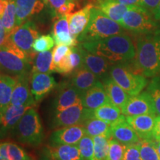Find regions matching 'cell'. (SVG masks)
<instances>
[{"instance_id": "38", "label": "cell", "mask_w": 160, "mask_h": 160, "mask_svg": "<svg viewBox=\"0 0 160 160\" xmlns=\"http://www.w3.org/2000/svg\"><path fill=\"white\" fill-rule=\"evenodd\" d=\"M127 145L111 138L107 160H123Z\"/></svg>"}, {"instance_id": "7", "label": "cell", "mask_w": 160, "mask_h": 160, "mask_svg": "<svg viewBox=\"0 0 160 160\" xmlns=\"http://www.w3.org/2000/svg\"><path fill=\"white\" fill-rule=\"evenodd\" d=\"M124 29L137 35L159 31V25L151 12L140 6H133L125 13L119 24Z\"/></svg>"}, {"instance_id": "6", "label": "cell", "mask_w": 160, "mask_h": 160, "mask_svg": "<svg viewBox=\"0 0 160 160\" xmlns=\"http://www.w3.org/2000/svg\"><path fill=\"white\" fill-rule=\"evenodd\" d=\"M109 75L131 97L139 94L148 85L146 77L137 73L131 62L113 64L110 68Z\"/></svg>"}, {"instance_id": "11", "label": "cell", "mask_w": 160, "mask_h": 160, "mask_svg": "<svg viewBox=\"0 0 160 160\" xmlns=\"http://www.w3.org/2000/svg\"><path fill=\"white\" fill-rule=\"evenodd\" d=\"M87 134L82 125H76L60 128L51 133L50 140L53 145H77L80 139Z\"/></svg>"}, {"instance_id": "21", "label": "cell", "mask_w": 160, "mask_h": 160, "mask_svg": "<svg viewBox=\"0 0 160 160\" xmlns=\"http://www.w3.org/2000/svg\"><path fill=\"white\" fill-rule=\"evenodd\" d=\"M53 29V38L56 45H65L69 47L78 45V40L71 33L67 16L57 17Z\"/></svg>"}, {"instance_id": "40", "label": "cell", "mask_w": 160, "mask_h": 160, "mask_svg": "<svg viewBox=\"0 0 160 160\" xmlns=\"http://www.w3.org/2000/svg\"><path fill=\"white\" fill-rule=\"evenodd\" d=\"M71 47L65 45H57L53 48V67L54 68L64 59L68 53L71 51Z\"/></svg>"}, {"instance_id": "32", "label": "cell", "mask_w": 160, "mask_h": 160, "mask_svg": "<svg viewBox=\"0 0 160 160\" xmlns=\"http://www.w3.org/2000/svg\"><path fill=\"white\" fill-rule=\"evenodd\" d=\"M93 117L112 124L122 117L121 110L111 102L105 104L93 111Z\"/></svg>"}, {"instance_id": "9", "label": "cell", "mask_w": 160, "mask_h": 160, "mask_svg": "<svg viewBox=\"0 0 160 160\" xmlns=\"http://www.w3.org/2000/svg\"><path fill=\"white\" fill-rule=\"evenodd\" d=\"M93 111L84 107L82 102L68 108L63 111L56 112L52 120L53 128L82 125L85 120L93 117Z\"/></svg>"}, {"instance_id": "1", "label": "cell", "mask_w": 160, "mask_h": 160, "mask_svg": "<svg viewBox=\"0 0 160 160\" xmlns=\"http://www.w3.org/2000/svg\"><path fill=\"white\" fill-rule=\"evenodd\" d=\"M80 45L86 51L105 58L113 64L131 62L136 55V47L131 38L122 33L105 39L85 42Z\"/></svg>"}, {"instance_id": "17", "label": "cell", "mask_w": 160, "mask_h": 160, "mask_svg": "<svg viewBox=\"0 0 160 160\" xmlns=\"http://www.w3.org/2000/svg\"><path fill=\"white\" fill-rule=\"evenodd\" d=\"M83 94L70 82H64L60 86L54 102L55 111H63L71 106L82 102Z\"/></svg>"}, {"instance_id": "4", "label": "cell", "mask_w": 160, "mask_h": 160, "mask_svg": "<svg viewBox=\"0 0 160 160\" xmlns=\"http://www.w3.org/2000/svg\"><path fill=\"white\" fill-rule=\"evenodd\" d=\"M32 63L29 56L8 42L0 47V73L16 78L30 74Z\"/></svg>"}, {"instance_id": "20", "label": "cell", "mask_w": 160, "mask_h": 160, "mask_svg": "<svg viewBox=\"0 0 160 160\" xmlns=\"http://www.w3.org/2000/svg\"><path fill=\"white\" fill-rule=\"evenodd\" d=\"M33 106H17L10 104L0 116V131L6 135L13 131L26 111Z\"/></svg>"}, {"instance_id": "44", "label": "cell", "mask_w": 160, "mask_h": 160, "mask_svg": "<svg viewBox=\"0 0 160 160\" xmlns=\"http://www.w3.org/2000/svg\"><path fill=\"white\" fill-rule=\"evenodd\" d=\"M153 139L156 142L160 141V116L156 117L155 126L153 130Z\"/></svg>"}, {"instance_id": "29", "label": "cell", "mask_w": 160, "mask_h": 160, "mask_svg": "<svg viewBox=\"0 0 160 160\" xmlns=\"http://www.w3.org/2000/svg\"><path fill=\"white\" fill-rule=\"evenodd\" d=\"M0 157L5 160H33L21 146L13 142H0Z\"/></svg>"}, {"instance_id": "19", "label": "cell", "mask_w": 160, "mask_h": 160, "mask_svg": "<svg viewBox=\"0 0 160 160\" xmlns=\"http://www.w3.org/2000/svg\"><path fill=\"white\" fill-rule=\"evenodd\" d=\"M82 102L85 108L93 111L100 106L111 102V101L106 93L103 83L99 80L93 87L84 93Z\"/></svg>"}, {"instance_id": "34", "label": "cell", "mask_w": 160, "mask_h": 160, "mask_svg": "<svg viewBox=\"0 0 160 160\" xmlns=\"http://www.w3.org/2000/svg\"><path fill=\"white\" fill-rule=\"evenodd\" d=\"M111 137L100 135L93 137L94 144L93 160H107L109 149V140Z\"/></svg>"}, {"instance_id": "10", "label": "cell", "mask_w": 160, "mask_h": 160, "mask_svg": "<svg viewBox=\"0 0 160 160\" xmlns=\"http://www.w3.org/2000/svg\"><path fill=\"white\" fill-rule=\"evenodd\" d=\"M122 113L125 117L143 114L156 115L153 100L147 91L130 97L125 107L122 109Z\"/></svg>"}, {"instance_id": "22", "label": "cell", "mask_w": 160, "mask_h": 160, "mask_svg": "<svg viewBox=\"0 0 160 160\" xmlns=\"http://www.w3.org/2000/svg\"><path fill=\"white\" fill-rule=\"evenodd\" d=\"M93 7V5L89 4L79 11L72 12L66 15L71 33L77 39L83 33L87 27L91 17V11Z\"/></svg>"}, {"instance_id": "41", "label": "cell", "mask_w": 160, "mask_h": 160, "mask_svg": "<svg viewBox=\"0 0 160 160\" xmlns=\"http://www.w3.org/2000/svg\"><path fill=\"white\" fill-rule=\"evenodd\" d=\"M123 160H142L140 155L139 144L127 145Z\"/></svg>"}, {"instance_id": "46", "label": "cell", "mask_w": 160, "mask_h": 160, "mask_svg": "<svg viewBox=\"0 0 160 160\" xmlns=\"http://www.w3.org/2000/svg\"><path fill=\"white\" fill-rule=\"evenodd\" d=\"M114 1L128 6L138 5L139 2V0H114Z\"/></svg>"}, {"instance_id": "3", "label": "cell", "mask_w": 160, "mask_h": 160, "mask_svg": "<svg viewBox=\"0 0 160 160\" xmlns=\"http://www.w3.org/2000/svg\"><path fill=\"white\" fill-rule=\"evenodd\" d=\"M122 33H125V29L119 23L112 20L93 6L91 11L89 22L77 40L79 43H82L105 39Z\"/></svg>"}, {"instance_id": "30", "label": "cell", "mask_w": 160, "mask_h": 160, "mask_svg": "<svg viewBox=\"0 0 160 160\" xmlns=\"http://www.w3.org/2000/svg\"><path fill=\"white\" fill-rule=\"evenodd\" d=\"M82 125L85 128L87 135L91 137L100 135L111 136V124L94 117L88 118L83 122Z\"/></svg>"}, {"instance_id": "24", "label": "cell", "mask_w": 160, "mask_h": 160, "mask_svg": "<svg viewBox=\"0 0 160 160\" xmlns=\"http://www.w3.org/2000/svg\"><path fill=\"white\" fill-rule=\"evenodd\" d=\"M45 153L48 160H83L77 145H52L46 148Z\"/></svg>"}, {"instance_id": "45", "label": "cell", "mask_w": 160, "mask_h": 160, "mask_svg": "<svg viewBox=\"0 0 160 160\" xmlns=\"http://www.w3.org/2000/svg\"><path fill=\"white\" fill-rule=\"evenodd\" d=\"M7 33H6L5 28L2 22L1 18H0V47L5 43L7 39Z\"/></svg>"}, {"instance_id": "8", "label": "cell", "mask_w": 160, "mask_h": 160, "mask_svg": "<svg viewBox=\"0 0 160 160\" xmlns=\"http://www.w3.org/2000/svg\"><path fill=\"white\" fill-rule=\"evenodd\" d=\"M39 37L37 25L33 22L28 20L11 32L7 36L6 41L25 52L33 60L37 52L33 50V44Z\"/></svg>"}, {"instance_id": "2", "label": "cell", "mask_w": 160, "mask_h": 160, "mask_svg": "<svg viewBox=\"0 0 160 160\" xmlns=\"http://www.w3.org/2000/svg\"><path fill=\"white\" fill-rule=\"evenodd\" d=\"M135 71L146 78L160 77V33L139 35L131 62Z\"/></svg>"}, {"instance_id": "36", "label": "cell", "mask_w": 160, "mask_h": 160, "mask_svg": "<svg viewBox=\"0 0 160 160\" xmlns=\"http://www.w3.org/2000/svg\"><path fill=\"white\" fill-rule=\"evenodd\" d=\"M147 92L153 100L156 114L160 116V77L152 79L147 85Z\"/></svg>"}, {"instance_id": "16", "label": "cell", "mask_w": 160, "mask_h": 160, "mask_svg": "<svg viewBox=\"0 0 160 160\" xmlns=\"http://www.w3.org/2000/svg\"><path fill=\"white\" fill-rule=\"evenodd\" d=\"M81 51L83 58V66L94 73L99 79L102 80L109 76V71L113 64L105 58L98 56L95 53L86 51L81 45Z\"/></svg>"}, {"instance_id": "28", "label": "cell", "mask_w": 160, "mask_h": 160, "mask_svg": "<svg viewBox=\"0 0 160 160\" xmlns=\"http://www.w3.org/2000/svg\"><path fill=\"white\" fill-rule=\"evenodd\" d=\"M16 82V77L0 73V116L11 104Z\"/></svg>"}, {"instance_id": "42", "label": "cell", "mask_w": 160, "mask_h": 160, "mask_svg": "<svg viewBox=\"0 0 160 160\" xmlns=\"http://www.w3.org/2000/svg\"><path fill=\"white\" fill-rule=\"evenodd\" d=\"M45 5L48 6L56 14L58 10L68 2V0H43Z\"/></svg>"}, {"instance_id": "48", "label": "cell", "mask_w": 160, "mask_h": 160, "mask_svg": "<svg viewBox=\"0 0 160 160\" xmlns=\"http://www.w3.org/2000/svg\"><path fill=\"white\" fill-rule=\"evenodd\" d=\"M155 145H156V148H157V149L158 153H159L160 155V141L159 142L155 141Z\"/></svg>"}, {"instance_id": "13", "label": "cell", "mask_w": 160, "mask_h": 160, "mask_svg": "<svg viewBox=\"0 0 160 160\" xmlns=\"http://www.w3.org/2000/svg\"><path fill=\"white\" fill-rule=\"evenodd\" d=\"M30 77H31V73L16 78L17 82L12 93L11 105L33 107V105L37 102L30 89Z\"/></svg>"}, {"instance_id": "47", "label": "cell", "mask_w": 160, "mask_h": 160, "mask_svg": "<svg viewBox=\"0 0 160 160\" xmlns=\"http://www.w3.org/2000/svg\"><path fill=\"white\" fill-rule=\"evenodd\" d=\"M151 13L156 21H160V3L154 10L151 11Z\"/></svg>"}, {"instance_id": "12", "label": "cell", "mask_w": 160, "mask_h": 160, "mask_svg": "<svg viewBox=\"0 0 160 160\" xmlns=\"http://www.w3.org/2000/svg\"><path fill=\"white\" fill-rule=\"evenodd\" d=\"M30 85L36 102H39L57 87V83L49 73H32L30 77Z\"/></svg>"}, {"instance_id": "37", "label": "cell", "mask_w": 160, "mask_h": 160, "mask_svg": "<svg viewBox=\"0 0 160 160\" xmlns=\"http://www.w3.org/2000/svg\"><path fill=\"white\" fill-rule=\"evenodd\" d=\"M80 154L83 160H93L94 144L93 139L88 135H85L77 144Z\"/></svg>"}, {"instance_id": "26", "label": "cell", "mask_w": 160, "mask_h": 160, "mask_svg": "<svg viewBox=\"0 0 160 160\" xmlns=\"http://www.w3.org/2000/svg\"><path fill=\"white\" fill-rule=\"evenodd\" d=\"M98 81L99 78L83 66L72 73L70 83L84 94Z\"/></svg>"}, {"instance_id": "33", "label": "cell", "mask_w": 160, "mask_h": 160, "mask_svg": "<svg viewBox=\"0 0 160 160\" xmlns=\"http://www.w3.org/2000/svg\"><path fill=\"white\" fill-rule=\"evenodd\" d=\"M2 22L7 35L14 30L17 26V11L14 0H9L5 11L1 17Z\"/></svg>"}, {"instance_id": "5", "label": "cell", "mask_w": 160, "mask_h": 160, "mask_svg": "<svg viewBox=\"0 0 160 160\" xmlns=\"http://www.w3.org/2000/svg\"><path fill=\"white\" fill-rule=\"evenodd\" d=\"M19 142L31 146H38L44 139V131L39 115L33 107L30 108L13 130Z\"/></svg>"}, {"instance_id": "15", "label": "cell", "mask_w": 160, "mask_h": 160, "mask_svg": "<svg viewBox=\"0 0 160 160\" xmlns=\"http://www.w3.org/2000/svg\"><path fill=\"white\" fill-rule=\"evenodd\" d=\"M140 140L153 139V130L155 126V114H143L125 117Z\"/></svg>"}, {"instance_id": "50", "label": "cell", "mask_w": 160, "mask_h": 160, "mask_svg": "<svg viewBox=\"0 0 160 160\" xmlns=\"http://www.w3.org/2000/svg\"><path fill=\"white\" fill-rule=\"evenodd\" d=\"M68 1H69V2H74V3H76L77 4L78 2L79 1V0H68Z\"/></svg>"}, {"instance_id": "25", "label": "cell", "mask_w": 160, "mask_h": 160, "mask_svg": "<svg viewBox=\"0 0 160 160\" xmlns=\"http://www.w3.org/2000/svg\"><path fill=\"white\" fill-rule=\"evenodd\" d=\"M102 82L103 83L111 102L119 108L122 111V109L125 107L131 96L126 93L119 85H117L110 75L104 78Z\"/></svg>"}, {"instance_id": "14", "label": "cell", "mask_w": 160, "mask_h": 160, "mask_svg": "<svg viewBox=\"0 0 160 160\" xmlns=\"http://www.w3.org/2000/svg\"><path fill=\"white\" fill-rule=\"evenodd\" d=\"M110 132L111 138L125 145L137 144L140 142L139 137L131 125L128 122L125 115H122L121 118L111 124Z\"/></svg>"}, {"instance_id": "43", "label": "cell", "mask_w": 160, "mask_h": 160, "mask_svg": "<svg viewBox=\"0 0 160 160\" xmlns=\"http://www.w3.org/2000/svg\"><path fill=\"white\" fill-rule=\"evenodd\" d=\"M159 3L160 0H139L138 6L151 12L157 7Z\"/></svg>"}, {"instance_id": "23", "label": "cell", "mask_w": 160, "mask_h": 160, "mask_svg": "<svg viewBox=\"0 0 160 160\" xmlns=\"http://www.w3.org/2000/svg\"><path fill=\"white\" fill-rule=\"evenodd\" d=\"M17 11V26L22 25L32 16L37 14L45 7L43 0H14Z\"/></svg>"}, {"instance_id": "49", "label": "cell", "mask_w": 160, "mask_h": 160, "mask_svg": "<svg viewBox=\"0 0 160 160\" xmlns=\"http://www.w3.org/2000/svg\"><path fill=\"white\" fill-rule=\"evenodd\" d=\"M5 137V133H3V132H2L1 131H0V139H3L4 137Z\"/></svg>"}, {"instance_id": "18", "label": "cell", "mask_w": 160, "mask_h": 160, "mask_svg": "<svg viewBox=\"0 0 160 160\" xmlns=\"http://www.w3.org/2000/svg\"><path fill=\"white\" fill-rule=\"evenodd\" d=\"M83 67V58L79 45L71 47V51L60 62L53 68V72L63 76L71 75L80 68Z\"/></svg>"}, {"instance_id": "51", "label": "cell", "mask_w": 160, "mask_h": 160, "mask_svg": "<svg viewBox=\"0 0 160 160\" xmlns=\"http://www.w3.org/2000/svg\"><path fill=\"white\" fill-rule=\"evenodd\" d=\"M0 160H4L3 159H2V158L1 157H0Z\"/></svg>"}, {"instance_id": "35", "label": "cell", "mask_w": 160, "mask_h": 160, "mask_svg": "<svg viewBox=\"0 0 160 160\" xmlns=\"http://www.w3.org/2000/svg\"><path fill=\"white\" fill-rule=\"evenodd\" d=\"M138 144L142 160H160V155L156 148L154 140H140Z\"/></svg>"}, {"instance_id": "39", "label": "cell", "mask_w": 160, "mask_h": 160, "mask_svg": "<svg viewBox=\"0 0 160 160\" xmlns=\"http://www.w3.org/2000/svg\"><path fill=\"white\" fill-rule=\"evenodd\" d=\"M54 39L51 35H41L33 42V50L37 53L48 51L54 46Z\"/></svg>"}, {"instance_id": "52", "label": "cell", "mask_w": 160, "mask_h": 160, "mask_svg": "<svg viewBox=\"0 0 160 160\" xmlns=\"http://www.w3.org/2000/svg\"><path fill=\"white\" fill-rule=\"evenodd\" d=\"M159 32L160 33V25H159Z\"/></svg>"}, {"instance_id": "27", "label": "cell", "mask_w": 160, "mask_h": 160, "mask_svg": "<svg viewBox=\"0 0 160 160\" xmlns=\"http://www.w3.org/2000/svg\"><path fill=\"white\" fill-rule=\"evenodd\" d=\"M103 13L119 24L122 22L124 15L133 6H128L114 0H98L97 5L95 6Z\"/></svg>"}, {"instance_id": "31", "label": "cell", "mask_w": 160, "mask_h": 160, "mask_svg": "<svg viewBox=\"0 0 160 160\" xmlns=\"http://www.w3.org/2000/svg\"><path fill=\"white\" fill-rule=\"evenodd\" d=\"M53 72V53L51 51L40 52L36 55L32 63V73H51Z\"/></svg>"}]
</instances>
